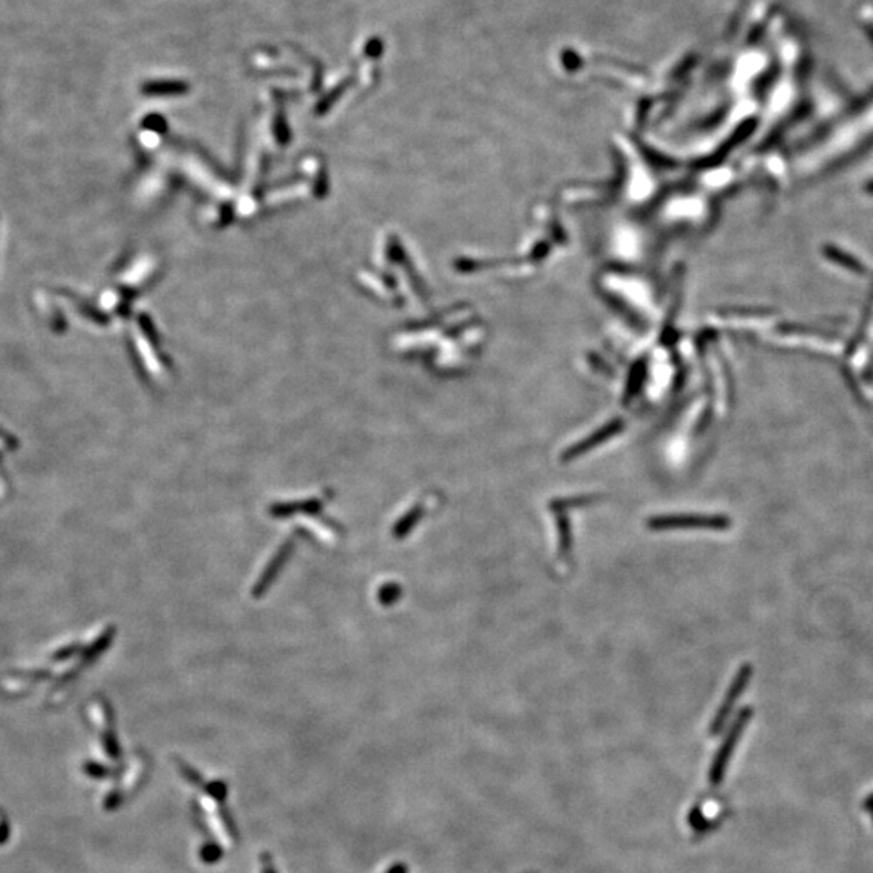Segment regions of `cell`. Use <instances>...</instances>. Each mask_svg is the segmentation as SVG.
Segmentation results:
<instances>
[{
	"mask_svg": "<svg viewBox=\"0 0 873 873\" xmlns=\"http://www.w3.org/2000/svg\"><path fill=\"white\" fill-rule=\"evenodd\" d=\"M400 594H401L400 587H398V586H390V587H387L384 592H382V600H384V602H393V600H396L398 597H400Z\"/></svg>",
	"mask_w": 873,
	"mask_h": 873,
	"instance_id": "cell-9",
	"label": "cell"
},
{
	"mask_svg": "<svg viewBox=\"0 0 873 873\" xmlns=\"http://www.w3.org/2000/svg\"><path fill=\"white\" fill-rule=\"evenodd\" d=\"M824 256H827L829 261L839 264L841 267L849 269L851 272H855V273H864L865 272L864 264L857 261L854 256L848 254V252L841 251L839 247H836V246H827V247H824Z\"/></svg>",
	"mask_w": 873,
	"mask_h": 873,
	"instance_id": "cell-6",
	"label": "cell"
},
{
	"mask_svg": "<svg viewBox=\"0 0 873 873\" xmlns=\"http://www.w3.org/2000/svg\"><path fill=\"white\" fill-rule=\"evenodd\" d=\"M867 193L873 194V180L869 183V185H867Z\"/></svg>",
	"mask_w": 873,
	"mask_h": 873,
	"instance_id": "cell-11",
	"label": "cell"
},
{
	"mask_svg": "<svg viewBox=\"0 0 873 873\" xmlns=\"http://www.w3.org/2000/svg\"><path fill=\"white\" fill-rule=\"evenodd\" d=\"M619 430H621V422L614 420V422H610L605 427L597 430L592 435L587 436V439L578 441V444L571 445L568 450H564L562 453V463H571L574 460H578L579 456H584L587 453L592 451L594 448H597L598 445L605 444L607 440H610L612 436L616 435Z\"/></svg>",
	"mask_w": 873,
	"mask_h": 873,
	"instance_id": "cell-3",
	"label": "cell"
},
{
	"mask_svg": "<svg viewBox=\"0 0 873 873\" xmlns=\"http://www.w3.org/2000/svg\"><path fill=\"white\" fill-rule=\"evenodd\" d=\"M422 515H424V506H419V505L414 506V508L409 511V513L404 516L400 522H398V526H396V529H395L396 536L398 537H403L404 534L411 531L413 527L416 526V522L420 519V517H422Z\"/></svg>",
	"mask_w": 873,
	"mask_h": 873,
	"instance_id": "cell-8",
	"label": "cell"
},
{
	"mask_svg": "<svg viewBox=\"0 0 873 873\" xmlns=\"http://www.w3.org/2000/svg\"><path fill=\"white\" fill-rule=\"evenodd\" d=\"M600 498L597 495H582V497H573V498H563V500H555L552 501V510L557 513V511H566L568 508H574V506H587L592 505L598 501Z\"/></svg>",
	"mask_w": 873,
	"mask_h": 873,
	"instance_id": "cell-7",
	"label": "cell"
},
{
	"mask_svg": "<svg viewBox=\"0 0 873 873\" xmlns=\"http://www.w3.org/2000/svg\"><path fill=\"white\" fill-rule=\"evenodd\" d=\"M749 679H751V666L744 665L739 670V673L736 675L735 681H732L730 691H728L723 704H721V709L718 710V713H716L713 723H711V735H716V732L725 726L728 716H730L732 707H735L737 697H739L741 692L746 689Z\"/></svg>",
	"mask_w": 873,
	"mask_h": 873,
	"instance_id": "cell-4",
	"label": "cell"
},
{
	"mask_svg": "<svg viewBox=\"0 0 873 873\" xmlns=\"http://www.w3.org/2000/svg\"><path fill=\"white\" fill-rule=\"evenodd\" d=\"M557 531H558V552L560 558L568 560L573 553V537H571L569 517L563 511H557Z\"/></svg>",
	"mask_w": 873,
	"mask_h": 873,
	"instance_id": "cell-5",
	"label": "cell"
},
{
	"mask_svg": "<svg viewBox=\"0 0 873 873\" xmlns=\"http://www.w3.org/2000/svg\"><path fill=\"white\" fill-rule=\"evenodd\" d=\"M864 808H865V810H869V812H873V794H870L864 801Z\"/></svg>",
	"mask_w": 873,
	"mask_h": 873,
	"instance_id": "cell-10",
	"label": "cell"
},
{
	"mask_svg": "<svg viewBox=\"0 0 873 873\" xmlns=\"http://www.w3.org/2000/svg\"><path fill=\"white\" fill-rule=\"evenodd\" d=\"M730 526V521L725 516H705V515H660L652 516L647 519V527L650 531H678V529H711L721 531Z\"/></svg>",
	"mask_w": 873,
	"mask_h": 873,
	"instance_id": "cell-1",
	"label": "cell"
},
{
	"mask_svg": "<svg viewBox=\"0 0 873 873\" xmlns=\"http://www.w3.org/2000/svg\"><path fill=\"white\" fill-rule=\"evenodd\" d=\"M749 718H751V709H744L741 713H739V716H737V718H736L735 725H732V730L728 732L723 746L720 747L718 754H716V757L713 760V765H711V770H710V781H711V784H713V786L720 784L721 780H723L728 760H730L732 751H735L736 742H737V739H739L741 732H742L744 728H746Z\"/></svg>",
	"mask_w": 873,
	"mask_h": 873,
	"instance_id": "cell-2",
	"label": "cell"
}]
</instances>
